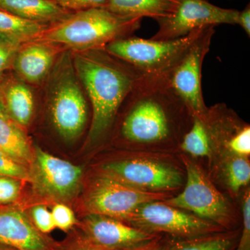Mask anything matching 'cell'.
<instances>
[{"label": "cell", "mask_w": 250, "mask_h": 250, "mask_svg": "<svg viewBox=\"0 0 250 250\" xmlns=\"http://www.w3.org/2000/svg\"><path fill=\"white\" fill-rule=\"evenodd\" d=\"M120 132L124 141L152 146L177 139L193 114L166 77L144 76L125 100Z\"/></svg>", "instance_id": "obj_1"}, {"label": "cell", "mask_w": 250, "mask_h": 250, "mask_svg": "<svg viewBox=\"0 0 250 250\" xmlns=\"http://www.w3.org/2000/svg\"><path fill=\"white\" fill-rule=\"evenodd\" d=\"M71 53L92 106L88 141L93 144L107 135L125 100L145 75L104 48Z\"/></svg>", "instance_id": "obj_2"}, {"label": "cell", "mask_w": 250, "mask_h": 250, "mask_svg": "<svg viewBox=\"0 0 250 250\" xmlns=\"http://www.w3.org/2000/svg\"><path fill=\"white\" fill-rule=\"evenodd\" d=\"M142 20L121 16L106 8H93L73 13L49 26L36 40L70 52L104 48L113 41L133 36L141 28Z\"/></svg>", "instance_id": "obj_3"}, {"label": "cell", "mask_w": 250, "mask_h": 250, "mask_svg": "<svg viewBox=\"0 0 250 250\" xmlns=\"http://www.w3.org/2000/svg\"><path fill=\"white\" fill-rule=\"evenodd\" d=\"M47 77L52 123L62 138L72 141L83 132L88 111L86 94L77 76L70 51L59 55Z\"/></svg>", "instance_id": "obj_4"}, {"label": "cell", "mask_w": 250, "mask_h": 250, "mask_svg": "<svg viewBox=\"0 0 250 250\" xmlns=\"http://www.w3.org/2000/svg\"><path fill=\"white\" fill-rule=\"evenodd\" d=\"M204 28L172 40L129 36L113 41L104 49L145 76L166 77L201 34Z\"/></svg>", "instance_id": "obj_5"}, {"label": "cell", "mask_w": 250, "mask_h": 250, "mask_svg": "<svg viewBox=\"0 0 250 250\" xmlns=\"http://www.w3.org/2000/svg\"><path fill=\"white\" fill-rule=\"evenodd\" d=\"M168 197L163 192L139 190L100 174L90 186L84 205L90 214L127 221L140 206L147 202L164 201Z\"/></svg>", "instance_id": "obj_6"}, {"label": "cell", "mask_w": 250, "mask_h": 250, "mask_svg": "<svg viewBox=\"0 0 250 250\" xmlns=\"http://www.w3.org/2000/svg\"><path fill=\"white\" fill-rule=\"evenodd\" d=\"M127 221L131 226L147 232H164L185 238L213 234L221 230L220 225L189 214L164 201L143 204Z\"/></svg>", "instance_id": "obj_7"}, {"label": "cell", "mask_w": 250, "mask_h": 250, "mask_svg": "<svg viewBox=\"0 0 250 250\" xmlns=\"http://www.w3.org/2000/svg\"><path fill=\"white\" fill-rule=\"evenodd\" d=\"M187 184L177 196L164 200L167 205L191 211L197 216L226 226L231 220V209L225 197L217 190L197 164L183 159Z\"/></svg>", "instance_id": "obj_8"}, {"label": "cell", "mask_w": 250, "mask_h": 250, "mask_svg": "<svg viewBox=\"0 0 250 250\" xmlns=\"http://www.w3.org/2000/svg\"><path fill=\"white\" fill-rule=\"evenodd\" d=\"M214 34L213 26L204 28L201 34L166 76L171 88L187 104L193 116H201L208 108L202 93V69Z\"/></svg>", "instance_id": "obj_9"}, {"label": "cell", "mask_w": 250, "mask_h": 250, "mask_svg": "<svg viewBox=\"0 0 250 250\" xmlns=\"http://www.w3.org/2000/svg\"><path fill=\"white\" fill-rule=\"evenodd\" d=\"M238 11L218 7L208 0H179L173 14L156 21L159 29L152 39L172 40L208 26L236 24Z\"/></svg>", "instance_id": "obj_10"}, {"label": "cell", "mask_w": 250, "mask_h": 250, "mask_svg": "<svg viewBox=\"0 0 250 250\" xmlns=\"http://www.w3.org/2000/svg\"><path fill=\"white\" fill-rule=\"evenodd\" d=\"M82 228V241L104 250H144L159 241L156 233L104 215L89 213Z\"/></svg>", "instance_id": "obj_11"}, {"label": "cell", "mask_w": 250, "mask_h": 250, "mask_svg": "<svg viewBox=\"0 0 250 250\" xmlns=\"http://www.w3.org/2000/svg\"><path fill=\"white\" fill-rule=\"evenodd\" d=\"M102 168V174L143 191L176 190L183 182L182 174L172 166L146 159L115 161Z\"/></svg>", "instance_id": "obj_12"}, {"label": "cell", "mask_w": 250, "mask_h": 250, "mask_svg": "<svg viewBox=\"0 0 250 250\" xmlns=\"http://www.w3.org/2000/svg\"><path fill=\"white\" fill-rule=\"evenodd\" d=\"M35 155L29 177L36 190L44 196L57 200L72 198L80 187L82 169L40 148L36 149Z\"/></svg>", "instance_id": "obj_13"}, {"label": "cell", "mask_w": 250, "mask_h": 250, "mask_svg": "<svg viewBox=\"0 0 250 250\" xmlns=\"http://www.w3.org/2000/svg\"><path fill=\"white\" fill-rule=\"evenodd\" d=\"M63 51L62 47L45 41L24 42L16 54L11 71L28 85L40 84L47 78Z\"/></svg>", "instance_id": "obj_14"}, {"label": "cell", "mask_w": 250, "mask_h": 250, "mask_svg": "<svg viewBox=\"0 0 250 250\" xmlns=\"http://www.w3.org/2000/svg\"><path fill=\"white\" fill-rule=\"evenodd\" d=\"M0 245L16 250H51L27 215L11 207L0 208Z\"/></svg>", "instance_id": "obj_15"}, {"label": "cell", "mask_w": 250, "mask_h": 250, "mask_svg": "<svg viewBox=\"0 0 250 250\" xmlns=\"http://www.w3.org/2000/svg\"><path fill=\"white\" fill-rule=\"evenodd\" d=\"M0 102L6 113L20 126L29 124L35 106L34 94L14 72H8L0 78Z\"/></svg>", "instance_id": "obj_16"}, {"label": "cell", "mask_w": 250, "mask_h": 250, "mask_svg": "<svg viewBox=\"0 0 250 250\" xmlns=\"http://www.w3.org/2000/svg\"><path fill=\"white\" fill-rule=\"evenodd\" d=\"M0 9L48 26L62 22L73 14L49 0H0Z\"/></svg>", "instance_id": "obj_17"}, {"label": "cell", "mask_w": 250, "mask_h": 250, "mask_svg": "<svg viewBox=\"0 0 250 250\" xmlns=\"http://www.w3.org/2000/svg\"><path fill=\"white\" fill-rule=\"evenodd\" d=\"M179 3V0H108L106 8L121 16L156 21L173 14Z\"/></svg>", "instance_id": "obj_18"}, {"label": "cell", "mask_w": 250, "mask_h": 250, "mask_svg": "<svg viewBox=\"0 0 250 250\" xmlns=\"http://www.w3.org/2000/svg\"><path fill=\"white\" fill-rule=\"evenodd\" d=\"M0 151L23 166L33 161L29 141L22 126L6 111L0 116Z\"/></svg>", "instance_id": "obj_19"}, {"label": "cell", "mask_w": 250, "mask_h": 250, "mask_svg": "<svg viewBox=\"0 0 250 250\" xmlns=\"http://www.w3.org/2000/svg\"><path fill=\"white\" fill-rule=\"evenodd\" d=\"M48 27L0 9V34L21 43L36 40Z\"/></svg>", "instance_id": "obj_20"}, {"label": "cell", "mask_w": 250, "mask_h": 250, "mask_svg": "<svg viewBox=\"0 0 250 250\" xmlns=\"http://www.w3.org/2000/svg\"><path fill=\"white\" fill-rule=\"evenodd\" d=\"M181 149L194 156H208L212 150L208 131L201 116H193L190 129L181 141Z\"/></svg>", "instance_id": "obj_21"}, {"label": "cell", "mask_w": 250, "mask_h": 250, "mask_svg": "<svg viewBox=\"0 0 250 250\" xmlns=\"http://www.w3.org/2000/svg\"><path fill=\"white\" fill-rule=\"evenodd\" d=\"M232 243L231 236L214 233L177 242L167 250H229Z\"/></svg>", "instance_id": "obj_22"}, {"label": "cell", "mask_w": 250, "mask_h": 250, "mask_svg": "<svg viewBox=\"0 0 250 250\" xmlns=\"http://www.w3.org/2000/svg\"><path fill=\"white\" fill-rule=\"evenodd\" d=\"M227 182L233 192H237L249 183L250 164L246 157L237 156L228 163L226 167Z\"/></svg>", "instance_id": "obj_23"}, {"label": "cell", "mask_w": 250, "mask_h": 250, "mask_svg": "<svg viewBox=\"0 0 250 250\" xmlns=\"http://www.w3.org/2000/svg\"><path fill=\"white\" fill-rule=\"evenodd\" d=\"M22 44L0 34V78L12 70L15 57Z\"/></svg>", "instance_id": "obj_24"}, {"label": "cell", "mask_w": 250, "mask_h": 250, "mask_svg": "<svg viewBox=\"0 0 250 250\" xmlns=\"http://www.w3.org/2000/svg\"><path fill=\"white\" fill-rule=\"evenodd\" d=\"M225 147L235 155L246 157L250 154V126L244 125L225 143Z\"/></svg>", "instance_id": "obj_25"}, {"label": "cell", "mask_w": 250, "mask_h": 250, "mask_svg": "<svg viewBox=\"0 0 250 250\" xmlns=\"http://www.w3.org/2000/svg\"><path fill=\"white\" fill-rule=\"evenodd\" d=\"M0 177L26 179L29 178V174L24 166L0 151Z\"/></svg>", "instance_id": "obj_26"}, {"label": "cell", "mask_w": 250, "mask_h": 250, "mask_svg": "<svg viewBox=\"0 0 250 250\" xmlns=\"http://www.w3.org/2000/svg\"><path fill=\"white\" fill-rule=\"evenodd\" d=\"M51 213L55 228L62 231H68L76 223L73 211L63 204L54 206Z\"/></svg>", "instance_id": "obj_27"}, {"label": "cell", "mask_w": 250, "mask_h": 250, "mask_svg": "<svg viewBox=\"0 0 250 250\" xmlns=\"http://www.w3.org/2000/svg\"><path fill=\"white\" fill-rule=\"evenodd\" d=\"M31 218L34 226L41 233L52 232L55 229L52 213L44 206L34 207L31 210Z\"/></svg>", "instance_id": "obj_28"}, {"label": "cell", "mask_w": 250, "mask_h": 250, "mask_svg": "<svg viewBox=\"0 0 250 250\" xmlns=\"http://www.w3.org/2000/svg\"><path fill=\"white\" fill-rule=\"evenodd\" d=\"M62 9L78 12L93 8H106L108 0H49Z\"/></svg>", "instance_id": "obj_29"}, {"label": "cell", "mask_w": 250, "mask_h": 250, "mask_svg": "<svg viewBox=\"0 0 250 250\" xmlns=\"http://www.w3.org/2000/svg\"><path fill=\"white\" fill-rule=\"evenodd\" d=\"M21 190V183L18 179L0 177V204H9L16 201Z\"/></svg>", "instance_id": "obj_30"}, {"label": "cell", "mask_w": 250, "mask_h": 250, "mask_svg": "<svg viewBox=\"0 0 250 250\" xmlns=\"http://www.w3.org/2000/svg\"><path fill=\"white\" fill-rule=\"evenodd\" d=\"M243 229L241 241L236 250H250V194L246 192L243 205Z\"/></svg>", "instance_id": "obj_31"}, {"label": "cell", "mask_w": 250, "mask_h": 250, "mask_svg": "<svg viewBox=\"0 0 250 250\" xmlns=\"http://www.w3.org/2000/svg\"><path fill=\"white\" fill-rule=\"evenodd\" d=\"M236 24L241 26L246 31L247 35L250 36V3L242 11H238Z\"/></svg>", "instance_id": "obj_32"}, {"label": "cell", "mask_w": 250, "mask_h": 250, "mask_svg": "<svg viewBox=\"0 0 250 250\" xmlns=\"http://www.w3.org/2000/svg\"><path fill=\"white\" fill-rule=\"evenodd\" d=\"M69 250H104L100 249V248H95L90 246V245L87 244L85 242L81 241L77 243L75 246L72 247Z\"/></svg>", "instance_id": "obj_33"}, {"label": "cell", "mask_w": 250, "mask_h": 250, "mask_svg": "<svg viewBox=\"0 0 250 250\" xmlns=\"http://www.w3.org/2000/svg\"><path fill=\"white\" fill-rule=\"evenodd\" d=\"M169 246H170V245L160 244L158 241L155 244L144 250H167L168 249Z\"/></svg>", "instance_id": "obj_34"}, {"label": "cell", "mask_w": 250, "mask_h": 250, "mask_svg": "<svg viewBox=\"0 0 250 250\" xmlns=\"http://www.w3.org/2000/svg\"><path fill=\"white\" fill-rule=\"evenodd\" d=\"M0 250H16L13 249V248H9V247L1 246V245H0Z\"/></svg>", "instance_id": "obj_35"}, {"label": "cell", "mask_w": 250, "mask_h": 250, "mask_svg": "<svg viewBox=\"0 0 250 250\" xmlns=\"http://www.w3.org/2000/svg\"><path fill=\"white\" fill-rule=\"evenodd\" d=\"M5 112L4 106H3L2 104L0 102V116L3 114Z\"/></svg>", "instance_id": "obj_36"}]
</instances>
